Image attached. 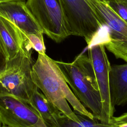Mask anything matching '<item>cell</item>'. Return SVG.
I'll use <instances>...</instances> for the list:
<instances>
[{"instance_id": "8992f818", "label": "cell", "mask_w": 127, "mask_h": 127, "mask_svg": "<svg viewBox=\"0 0 127 127\" xmlns=\"http://www.w3.org/2000/svg\"><path fill=\"white\" fill-rule=\"evenodd\" d=\"M91 6L103 25L108 28V34L102 42L117 59L127 63V24L104 1L91 0Z\"/></svg>"}, {"instance_id": "ba28073f", "label": "cell", "mask_w": 127, "mask_h": 127, "mask_svg": "<svg viewBox=\"0 0 127 127\" xmlns=\"http://www.w3.org/2000/svg\"><path fill=\"white\" fill-rule=\"evenodd\" d=\"M0 124L11 127H47L28 103L9 94L0 95Z\"/></svg>"}, {"instance_id": "2e32d148", "label": "cell", "mask_w": 127, "mask_h": 127, "mask_svg": "<svg viewBox=\"0 0 127 127\" xmlns=\"http://www.w3.org/2000/svg\"><path fill=\"white\" fill-rule=\"evenodd\" d=\"M123 123H127V112L122 114L119 117H114L111 122V124L116 125H118Z\"/></svg>"}, {"instance_id": "d6986e66", "label": "cell", "mask_w": 127, "mask_h": 127, "mask_svg": "<svg viewBox=\"0 0 127 127\" xmlns=\"http://www.w3.org/2000/svg\"><path fill=\"white\" fill-rule=\"evenodd\" d=\"M0 127H8V126H6L1 125V126H0Z\"/></svg>"}, {"instance_id": "52a82bcc", "label": "cell", "mask_w": 127, "mask_h": 127, "mask_svg": "<svg viewBox=\"0 0 127 127\" xmlns=\"http://www.w3.org/2000/svg\"><path fill=\"white\" fill-rule=\"evenodd\" d=\"M88 57L93 67L102 104V123L111 124L115 107L111 99L110 72L111 65L103 44H95L88 48Z\"/></svg>"}, {"instance_id": "7a4b0ae2", "label": "cell", "mask_w": 127, "mask_h": 127, "mask_svg": "<svg viewBox=\"0 0 127 127\" xmlns=\"http://www.w3.org/2000/svg\"><path fill=\"white\" fill-rule=\"evenodd\" d=\"M69 86L81 104L101 121L102 104L94 70L88 56L82 54L72 63L57 61Z\"/></svg>"}, {"instance_id": "ac0fdd59", "label": "cell", "mask_w": 127, "mask_h": 127, "mask_svg": "<svg viewBox=\"0 0 127 127\" xmlns=\"http://www.w3.org/2000/svg\"><path fill=\"white\" fill-rule=\"evenodd\" d=\"M15 0H23V1H24V0H0V3L7 2V1H15Z\"/></svg>"}, {"instance_id": "5bb4252c", "label": "cell", "mask_w": 127, "mask_h": 127, "mask_svg": "<svg viewBox=\"0 0 127 127\" xmlns=\"http://www.w3.org/2000/svg\"><path fill=\"white\" fill-rule=\"evenodd\" d=\"M25 36L24 44L29 50H34L38 54H46V47L43 37L33 34H23Z\"/></svg>"}, {"instance_id": "8fae6325", "label": "cell", "mask_w": 127, "mask_h": 127, "mask_svg": "<svg viewBox=\"0 0 127 127\" xmlns=\"http://www.w3.org/2000/svg\"><path fill=\"white\" fill-rule=\"evenodd\" d=\"M110 86L113 106L127 104V63L111 66Z\"/></svg>"}, {"instance_id": "9c48e42d", "label": "cell", "mask_w": 127, "mask_h": 127, "mask_svg": "<svg viewBox=\"0 0 127 127\" xmlns=\"http://www.w3.org/2000/svg\"><path fill=\"white\" fill-rule=\"evenodd\" d=\"M0 15L13 23L23 34L43 37V32L23 0L0 3Z\"/></svg>"}, {"instance_id": "e0dca14e", "label": "cell", "mask_w": 127, "mask_h": 127, "mask_svg": "<svg viewBox=\"0 0 127 127\" xmlns=\"http://www.w3.org/2000/svg\"><path fill=\"white\" fill-rule=\"evenodd\" d=\"M7 58L0 44V72L5 67L7 63Z\"/></svg>"}, {"instance_id": "3957f363", "label": "cell", "mask_w": 127, "mask_h": 127, "mask_svg": "<svg viewBox=\"0 0 127 127\" xmlns=\"http://www.w3.org/2000/svg\"><path fill=\"white\" fill-rule=\"evenodd\" d=\"M31 55L32 51L23 45L14 58L7 61L5 67L0 72V95H11L28 104L38 89L31 76Z\"/></svg>"}, {"instance_id": "5b68a950", "label": "cell", "mask_w": 127, "mask_h": 127, "mask_svg": "<svg viewBox=\"0 0 127 127\" xmlns=\"http://www.w3.org/2000/svg\"><path fill=\"white\" fill-rule=\"evenodd\" d=\"M26 5L45 34L56 43L70 36L61 0H27Z\"/></svg>"}, {"instance_id": "277c9868", "label": "cell", "mask_w": 127, "mask_h": 127, "mask_svg": "<svg viewBox=\"0 0 127 127\" xmlns=\"http://www.w3.org/2000/svg\"><path fill=\"white\" fill-rule=\"evenodd\" d=\"M91 0H61L66 28L70 35L82 37L89 48L103 26L89 1ZM104 1V0H99Z\"/></svg>"}, {"instance_id": "30bf717a", "label": "cell", "mask_w": 127, "mask_h": 127, "mask_svg": "<svg viewBox=\"0 0 127 127\" xmlns=\"http://www.w3.org/2000/svg\"><path fill=\"white\" fill-rule=\"evenodd\" d=\"M25 36L13 23L0 15V44L7 60L14 58L22 48Z\"/></svg>"}, {"instance_id": "4fadbf2b", "label": "cell", "mask_w": 127, "mask_h": 127, "mask_svg": "<svg viewBox=\"0 0 127 127\" xmlns=\"http://www.w3.org/2000/svg\"><path fill=\"white\" fill-rule=\"evenodd\" d=\"M76 114L79 119V121L77 122L70 120L61 113L58 127H118L116 125L98 123L95 120H91L78 113Z\"/></svg>"}, {"instance_id": "9a60e30c", "label": "cell", "mask_w": 127, "mask_h": 127, "mask_svg": "<svg viewBox=\"0 0 127 127\" xmlns=\"http://www.w3.org/2000/svg\"><path fill=\"white\" fill-rule=\"evenodd\" d=\"M104 2L127 24V0H104Z\"/></svg>"}, {"instance_id": "6da1fadb", "label": "cell", "mask_w": 127, "mask_h": 127, "mask_svg": "<svg viewBox=\"0 0 127 127\" xmlns=\"http://www.w3.org/2000/svg\"><path fill=\"white\" fill-rule=\"evenodd\" d=\"M31 76L38 89L67 118L74 122L79 121L68 102L78 114L95 120L93 114L81 104L70 89L56 61L46 54H38L37 59L32 66Z\"/></svg>"}, {"instance_id": "7c38bea8", "label": "cell", "mask_w": 127, "mask_h": 127, "mask_svg": "<svg viewBox=\"0 0 127 127\" xmlns=\"http://www.w3.org/2000/svg\"><path fill=\"white\" fill-rule=\"evenodd\" d=\"M28 104L39 114L47 127H58L61 112L36 89L31 97Z\"/></svg>"}]
</instances>
